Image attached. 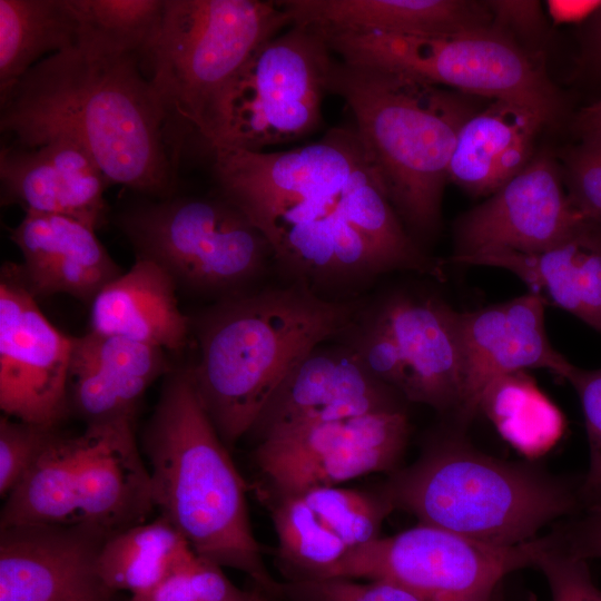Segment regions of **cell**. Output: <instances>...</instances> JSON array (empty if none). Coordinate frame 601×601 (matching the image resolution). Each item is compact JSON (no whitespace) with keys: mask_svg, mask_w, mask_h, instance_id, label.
Instances as JSON below:
<instances>
[{"mask_svg":"<svg viewBox=\"0 0 601 601\" xmlns=\"http://www.w3.org/2000/svg\"><path fill=\"white\" fill-rule=\"evenodd\" d=\"M142 57L83 26L43 58L1 104L0 129L33 147L53 136L81 144L108 184L166 196L174 181L167 116Z\"/></svg>","mask_w":601,"mask_h":601,"instance_id":"obj_1","label":"cell"},{"mask_svg":"<svg viewBox=\"0 0 601 601\" xmlns=\"http://www.w3.org/2000/svg\"><path fill=\"white\" fill-rule=\"evenodd\" d=\"M364 299L325 298L303 284L227 296L198 326V396L226 446L248 434L290 371L341 336Z\"/></svg>","mask_w":601,"mask_h":601,"instance_id":"obj_2","label":"cell"},{"mask_svg":"<svg viewBox=\"0 0 601 601\" xmlns=\"http://www.w3.org/2000/svg\"><path fill=\"white\" fill-rule=\"evenodd\" d=\"M152 500L198 555L246 573L274 598L249 521L246 483L196 391L191 366L171 370L142 435Z\"/></svg>","mask_w":601,"mask_h":601,"instance_id":"obj_3","label":"cell"},{"mask_svg":"<svg viewBox=\"0 0 601 601\" xmlns=\"http://www.w3.org/2000/svg\"><path fill=\"white\" fill-rule=\"evenodd\" d=\"M327 91L351 108L368 167L408 234L432 237L457 134L484 99L334 59Z\"/></svg>","mask_w":601,"mask_h":601,"instance_id":"obj_4","label":"cell"},{"mask_svg":"<svg viewBox=\"0 0 601 601\" xmlns=\"http://www.w3.org/2000/svg\"><path fill=\"white\" fill-rule=\"evenodd\" d=\"M382 493L423 524L496 545L536 539L546 524L583 504L579 489L457 440L433 444L393 474Z\"/></svg>","mask_w":601,"mask_h":601,"instance_id":"obj_5","label":"cell"},{"mask_svg":"<svg viewBox=\"0 0 601 601\" xmlns=\"http://www.w3.org/2000/svg\"><path fill=\"white\" fill-rule=\"evenodd\" d=\"M288 24L275 1L165 0L142 62L177 156L187 134L199 135L213 104L248 58Z\"/></svg>","mask_w":601,"mask_h":601,"instance_id":"obj_6","label":"cell"},{"mask_svg":"<svg viewBox=\"0 0 601 601\" xmlns=\"http://www.w3.org/2000/svg\"><path fill=\"white\" fill-rule=\"evenodd\" d=\"M322 32V31H321ZM332 52L355 66L382 68L489 100H506L559 126L568 102L541 58L495 27L442 36L322 32Z\"/></svg>","mask_w":601,"mask_h":601,"instance_id":"obj_7","label":"cell"},{"mask_svg":"<svg viewBox=\"0 0 601 601\" xmlns=\"http://www.w3.org/2000/svg\"><path fill=\"white\" fill-rule=\"evenodd\" d=\"M332 62L319 30L292 26L248 58L213 104L198 136L210 151H263L300 139L322 121Z\"/></svg>","mask_w":601,"mask_h":601,"instance_id":"obj_8","label":"cell"},{"mask_svg":"<svg viewBox=\"0 0 601 601\" xmlns=\"http://www.w3.org/2000/svg\"><path fill=\"white\" fill-rule=\"evenodd\" d=\"M137 258L200 292H230L255 280L274 259L263 233L225 198H177L139 206L121 217Z\"/></svg>","mask_w":601,"mask_h":601,"instance_id":"obj_9","label":"cell"},{"mask_svg":"<svg viewBox=\"0 0 601 601\" xmlns=\"http://www.w3.org/2000/svg\"><path fill=\"white\" fill-rule=\"evenodd\" d=\"M554 534L496 545L418 524L352 550L329 578L390 580L425 601H491L511 572L535 566Z\"/></svg>","mask_w":601,"mask_h":601,"instance_id":"obj_10","label":"cell"},{"mask_svg":"<svg viewBox=\"0 0 601 601\" xmlns=\"http://www.w3.org/2000/svg\"><path fill=\"white\" fill-rule=\"evenodd\" d=\"M410 435L404 408L300 425L256 441L268 495L299 494L394 469Z\"/></svg>","mask_w":601,"mask_h":601,"instance_id":"obj_11","label":"cell"},{"mask_svg":"<svg viewBox=\"0 0 601 601\" xmlns=\"http://www.w3.org/2000/svg\"><path fill=\"white\" fill-rule=\"evenodd\" d=\"M211 152L221 197L267 240L289 209L338 195L352 173L367 164L355 128H333L321 140L287 151L217 148Z\"/></svg>","mask_w":601,"mask_h":601,"instance_id":"obj_12","label":"cell"},{"mask_svg":"<svg viewBox=\"0 0 601 601\" xmlns=\"http://www.w3.org/2000/svg\"><path fill=\"white\" fill-rule=\"evenodd\" d=\"M72 337L37 305L22 266L0 276V408L7 416L56 428L70 411L68 370Z\"/></svg>","mask_w":601,"mask_h":601,"instance_id":"obj_13","label":"cell"},{"mask_svg":"<svg viewBox=\"0 0 601 601\" xmlns=\"http://www.w3.org/2000/svg\"><path fill=\"white\" fill-rule=\"evenodd\" d=\"M585 218L569 197L558 158L541 150L521 173L457 219L452 257L489 250L538 253L562 240Z\"/></svg>","mask_w":601,"mask_h":601,"instance_id":"obj_14","label":"cell"},{"mask_svg":"<svg viewBox=\"0 0 601 601\" xmlns=\"http://www.w3.org/2000/svg\"><path fill=\"white\" fill-rule=\"evenodd\" d=\"M108 538L79 522L0 529V601H119L98 570Z\"/></svg>","mask_w":601,"mask_h":601,"instance_id":"obj_15","label":"cell"},{"mask_svg":"<svg viewBox=\"0 0 601 601\" xmlns=\"http://www.w3.org/2000/svg\"><path fill=\"white\" fill-rule=\"evenodd\" d=\"M548 303L529 292L511 300L460 313L462 393L456 415L467 423L485 388L496 378L545 368L568 380L574 368L551 345L544 324Z\"/></svg>","mask_w":601,"mask_h":601,"instance_id":"obj_16","label":"cell"},{"mask_svg":"<svg viewBox=\"0 0 601 601\" xmlns=\"http://www.w3.org/2000/svg\"><path fill=\"white\" fill-rule=\"evenodd\" d=\"M361 315L394 339L405 372L403 397L456 412L463 368L460 313L433 297L394 292L364 300Z\"/></svg>","mask_w":601,"mask_h":601,"instance_id":"obj_17","label":"cell"},{"mask_svg":"<svg viewBox=\"0 0 601 601\" xmlns=\"http://www.w3.org/2000/svg\"><path fill=\"white\" fill-rule=\"evenodd\" d=\"M309 352L285 377L250 430L256 441L300 425L403 408L344 344Z\"/></svg>","mask_w":601,"mask_h":601,"instance_id":"obj_18","label":"cell"},{"mask_svg":"<svg viewBox=\"0 0 601 601\" xmlns=\"http://www.w3.org/2000/svg\"><path fill=\"white\" fill-rule=\"evenodd\" d=\"M107 184L90 152L66 136L0 151L1 203L18 205L26 214L65 216L96 230L107 210Z\"/></svg>","mask_w":601,"mask_h":601,"instance_id":"obj_19","label":"cell"},{"mask_svg":"<svg viewBox=\"0 0 601 601\" xmlns=\"http://www.w3.org/2000/svg\"><path fill=\"white\" fill-rule=\"evenodd\" d=\"M79 443L78 522L109 538L146 522L155 504L134 420L87 425Z\"/></svg>","mask_w":601,"mask_h":601,"instance_id":"obj_20","label":"cell"},{"mask_svg":"<svg viewBox=\"0 0 601 601\" xmlns=\"http://www.w3.org/2000/svg\"><path fill=\"white\" fill-rule=\"evenodd\" d=\"M171 370L162 348L90 331L72 337L69 407L87 425L134 420L146 390Z\"/></svg>","mask_w":601,"mask_h":601,"instance_id":"obj_21","label":"cell"},{"mask_svg":"<svg viewBox=\"0 0 601 601\" xmlns=\"http://www.w3.org/2000/svg\"><path fill=\"white\" fill-rule=\"evenodd\" d=\"M451 260L506 269L530 292L601 333V224L597 221L585 218L562 240L538 253L489 250Z\"/></svg>","mask_w":601,"mask_h":601,"instance_id":"obj_22","label":"cell"},{"mask_svg":"<svg viewBox=\"0 0 601 601\" xmlns=\"http://www.w3.org/2000/svg\"><path fill=\"white\" fill-rule=\"evenodd\" d=\"M10 237L22 254L21 266L36 297L62 293L91 304L122 274L95 229L69 217L26 214Z\"/></svg>","mask_w":601,"mask_h":601,"instance_id":"obj_23","label":"cell"},{"mask_svg":"<svg viewBox=\"0 0 601 601\" xmlns=\"http://www.w3.org/2000/svg\"><path fill=\"white\" fill-rule=\"evenodd\" d=\"M290 26L322 32L454 35L492 27L479 0H277Z\"/></svg>","mask_w":601,"mask_h":601,"instance_id":"obj_24","label":"cell"},{"mask_svg":"<svg viewBox=\"0 0 601 601\" xmlns=\"http://www.w3.org/2000/svg\"><path fill=\"white\" fill-rule=\"evenodd\" d=\"M545 126L523 105L491 100L461 127L447 180L470 195L489 197L531 162Z\"/></svg>","mask_w":601,"mask_h":601,"instance_id":"obj_25","label":"cell"},{"mask_svg":"<svg viewBox=\"0 0 601 601\" xmlns=\"http://www.w3.org/2000/svg\"><path fill=\"white\" fill-rule=\"evenodd\" d=\"M176 282L156 263L137 258L90 304L91 331L126 337L164 351L184 348L188 318L180 312Z\"/></svg>","mask_w":601,"mask_h":601,"instance_id":"obj_26","label":"cell"},{"mask_svg":"<svg viewBox=\"0 0 601 601\" xmlns=\"http://www.w3.org/2000/svg\"><path fill=\"white\" fill-rule=\"evenodd\" d=\"M81 21L72 0H0V101L45 55L73 46Z\"/></svg>","mask_w":601,"mask_h":601,"instance_id":"obj_27","label":"cell"},{"mask_svg":"<svg viewBox=\"0 0 601 601\" xmlns=\"http://www.w3.org/2000/svg\"><path fill=\"white\" fill-rule=\"evenodd\" d=\"M79 435L58 433L4 499L0 529L78 522Z\"/></svg>","mask_w":601,"mask_h":601,"instance_id":"obj_28","label":"cell"},{"mask_svg":"<svg viewBox=\"0 0 601 601\" xmlns=\"http://www.w3.org/2000/svg\"><path fill=\"white\" fill-rule=\"evenodd\" d=\"M193 552L180 532L160 515L108 538L98 570L110 589L135 595L157 584Z\"/></svg>","mask_w":601,"mask_h":601,"instance_id":"obj_29","label":"cell"},{"mask_svg":"<svg viewBox=\"0 0 601 601\" xmlns=\"http://www.w3.org/2000/svg\"><path fill=\"white\" fill-rule=\"evenodd\" d=\"M480 411L509 444L530 459L548 453L565 428L560 408L525 371L493 381L482 394Z\"/></svg>","mask_w":601,"mask_h":601,"instance_id":"obj_30","label":"cell"},{"mask_svg":"<svg viewBox=\"0 0 601 601\" xmlns=\"http://www.w3.org/2000/svg\"><path fill=\"white\" fill-rule=\"evenodd\" d=\"M338 209L378 250L392 270H413L443 278L442 265L408 234L368 164L356 169L341 190Z\"/></svg>","mask_w":601,"mask_h":601,"instance_id":"obj_31","label":"cell"},{"mask_svg":"<svg viewBox=\"0 0 601 601\" xmlns=\"http://www.w3.org/2000/svg\"><path fill=\"white\" fill-rule=\"evenodd\" d=\"M270 514L286 580L329 578L351 551L300 494L274 496Z\"/></svg>","mask_w":601,"mask_h":601,"instance_id":"obj_32","label":"cell"},{"mask_svg":"<svg viewBox=\"0 0 601 601\" xmlns=\"http://www.w3.org/2000/svg\"><path fill=\"white\" fill-rule=\"evenodd\" d=\"M299 494L351 551L381 538L382 523L394 510L382 491L375 495L334 485Z\"/></svg>","mask_w":601,"mask_h":601,"instance_id":"obj_33","label":"cell"},{"mask_svg":"<svg viewBox=\"0 0 601 601\" xmlns=\"http://www.w3.org/2000/svg\"><path fill=\"white\" fill-rule=\"evenodd\" d=\"M82 24L144 55L156 36L165 0H72Z\"/></svg>","mask_w":601,"mask_h":601,"instance_id":"obj_34","label":"cell"},{"mask_svg":"<svg viewBox=\"0 0 601 601\" xmlns=\"http://www.w3.org/2000/svg\"><path fill=\"white\" fill-rule=\"evenodd\" d=\"M274 597L284 601H425L390 580L357 582L348 578L286 580L278 582Z\"/></svg>","mask_w":601,"mask_h":601,"instance_id":"obj_35","label":"cell"},{"mask_svg":"<svg viewBox=\"0 0 601 601\" xmlns=\"http://www.w3.org/2000/svg\"><path fill=\"white\" fill-rule=\"evenodd\" d=\"M558 158L571 201L587 218L601 224V130L579 136Z\"/></svg>","mask_w":601,"mask_h":601,"instance_id":"obj_36","label":"cell"},{"mask_svg":"<svg viewBox=\"0 0 601 601\" xmlns=\"http://www.w3.org/2000/svg\"><path fill=\"white\" fill-rule=\"evenodd\" d=\"M57 434L56 428L0 418V495L6 499Z\"/></svg>","mask_w":601,"mask_h":601,"instance_id":"obj_37","label":"cell"},{"mask_svg":"<svg viewBox=\"0 0 601 601\" xmlns=\"http://www.w3.org/2000/svg\"><path fill=\"white\" fill-rule=\"evenodd\" d=\"M566 381L579 396L585 422L590 463L579 494L589 508L601 502V368L587 371L574 366Z\"/></svg>","mask_w":601,"mask_h":601,"instance_id":"obj_38","label":"cell"},{"mask_svg":"<svg viewBox=\"0 0 601 601\" xmlns=\"http://www.w3.org/2000/svg\"><path fill=\"white\" fill-rule=\"evenodd\" d=\"M554 536V544L535 563L549 583L552 601H601L587 560L563 550Z\"/></svg>","mask_w":601,"mask_h":601,"instance_id":"obj_39","label":"cell"},{"mask_svg":"<svg viewBox=\"0 0 601 601\" xmlns=\"http://www.w3.org/2000/svg\"><path fill=\"white\" fill-rule=\"evenodd\" d=\"M487 4L493 17L492 26L516 42L518 38L534 37L544 31L545 18L540 1L489 0Z\"/></svg>","mask_w":601,"mask_h":601,"instance_id":"obj_40","label":"cell"},{"mask_svg":"<svg viewBox=\"0 0 601 601\" xmlns=\"http://www.w3.org/2000/svg\"><path fill=\"white\" fill-rule=\"evenodd\" d=\"M189 578L197 601H244L250 594L237 589L219 564L197 553L189 563Z\"/></svg>","mask_w":601,"mask_h":601,"instance_id":"obj_41","label":"cell"},{"mask_svg":"<svg viewBox=\"0 0 601 601\" xmlns=\"http://www.w3.org/2000/svg\"><path fill=\"white\" fill-rule=\"evenodd\" d=\"M558 544L581 559H601V502L587 508L584 516L555 533Z\"/></svg>","mask_w":601,"mask_h":601,"instance_id":"obj_42","label":"cell"},{"mask_svg":"<svg viewBox=\"0 0 601 601\" xmlns=\"http://www.w3.org/2000/svg\"><path fill=\"white\" fill-rule=\"evenodd\" d=\"M194 554L157 584L131 595L128 601H197L189 578V563Z\"/></svg>","mask_w":601,"mask_h":601,"instance_id":"obj_43","label":"cell"},{"mask_svg":"<svg viewBox=\"0 0 601 601\" xmlns=\"http://www.w3.org/2000/svg\"><path fill=\"white\" fill-rule=\"evenodd\" d=\"M579 31L577 70L585 77L601 79V8Z\"/></svg>","mask_w":601,"mask_h":601,"instance_id":"obj_44","label":"cell"},{"mask_svg":"<svg viewBox=\"0 0 601 601\" xmlns=\"http://www.w3.org/2000/svg\"><path fill=\"white\" fill-rule=\"evenodd\" d=\"M545 8L555 24L581 26L601 8V0H548Z\"/></svg>","mask_w":601,"mask_h":601,"instance_id":"obj_45","label":"cell"},{"mask_svg":"<svg viewBox=\"0 0 601 601\" xmlns=\"http://www.w3.org/2000/svg\"><path fill=\"white\" fill-rule=\"evenodd\" d=\"M571 126L579 136L601 130V97L581 108L572 118Z\"/></svg>","mask_w":601,"mask_h":601,"instance_id":"obj_46","label":"cell"},{"mask_svg":"<svg viewBox=\"0 0 601 601\" xmlns=\"http://www.w3.org/2000/svg\"><path fill=\"white\" fill-rule=\"evenodd\" d=\"M244 601H278V600L265 593L264 591L257 589L254 592H250L248 598L245 599Z\"/></svg>","mask_w":601,"mask_h":601,"instance_id":"obj_47","label":"cell"}]
</instances>
